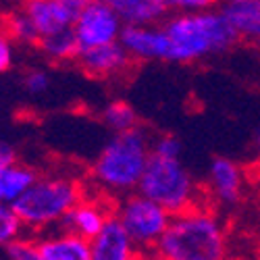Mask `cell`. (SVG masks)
Returning a JSON list of instances; mask_svg holds the SVG:
<instances>
[{"instance_id": "cell-1", "label": "cell", "mask_w": 260, "mask_h": 260, "mask_svg": "<svg viewBox=\"0 0 260 260\" xmlns=\"http://www.w3.org/2000/svg\"><path fill=\"white\" fill-rule=\"evenodd\" d=\"M227 256V225L206 202L173 214L154 250V258L162 260H223Z\"/></svg>"}, {"instance_id": "cell-2", "label": "cell", "mask_w": 260, "mask_h": 260, "mask_svg": "<svg viewBox=\"0 0 260 260\" xmlns=\"http://www.w3.org/2000/svg\"><path fill=\"white\" fill-rule=\"evenodd\" d=\"M162 25L171 40V62L179 64L221 56L242 42L225 9L219 7L193 13H169Z\"/></svg>"}, {"instance_id": "cell-3", "label": "cell", "mask_w": 260, "mask_h": 260, "mask_svg": "<svg viewBox=\"0 0 260 260\" xmlns=\"http://www.w3.org/2000/svg\"><path fill=\"white\" fill-rule=\"evenodd\" d=\"M152 138L142 125L113 134L90 167V189L111 200L136 191L152 154Z\"/></svg>"}, {"instance_id": "cell-4", "label": "cell", "mask_w": 260, "mask_h": 260, "mask_svg": "<svg viewBox=\"0 0 260 260\" xmlns=\"http://www.w3.org/2000/svg\"><path fill=\"white\" fill-rule=\"evenodd\" d=\"M85 191L88 187L83 181L71 173H48L38 175L13 208L25 231L44 233L62 225L64 216L85 196Z\"/></svg>"}, {"instance_id": "cell-5", "label": "cell", "mask_w": 260, "mask_h": 260, "mask_svg": "<svg viewBox=\"0 0 260 260\" xmlns=\"http://www.w3.org/2000/svg\"><path fill=\"white\" fill-rule=\"evenodd\" d=\"M138 191L156 200L169 212H181L206 200L204 185L181 162V156L150 154Z\"/></svg>"}, {"instance_id": "cell-6", "label": "cell", "mask_w": 260, "mask_h": 260, "mask_svg": "<svg viewBox=\"0 0 260 260\" xmlns=\"http://www.w3.org/2000/svg\"><path fill=\"white\" fill-rule=\"evenodd\" d=\"M115 214L134 237L142 256H154L160 237L173 219V212L138 189L115 200Z\"/></svg>"}, {"instance_id": "cell-7", "label": "cell", "mask_w": 260, "mask_h": 260, "mask_svg": "<svg viewBox=\"0 0 260 260\" xmlns=\"http://www.w3.org/2000/svg\"><path fill=\"white\" fill-rule=\"evenodd\" d=\"M248 189V173L246 167L227 156L212 158L208 167V177L204 183L206 198L223 210L240 206Z\"/></svg>"}, {"instance_id": "cell-8", "label": "cell", "mask_w": 260, "mask_h": 260, "mask_svg": "<svg viewBox=\"0 0 260 260\" xmlns=\"http://www.w3.org/2000/svg\"><path fill=\"white\" fill-rule=\"evenodd\" d=\"M123 27H125L123 19L108 5H104L102 0H92L73 21V31L77 38L79 50L121 40Z\"/></svg>"}, {"instance_id": "cell-9", "label": "cell", "mask_w": 260, "mask_h": 260, "mask_svg": "<svg viewBox=\"0 0 260 260\" xmlns=\"http://www.w3.org/2000/svg\"><path fill=\"white\" fill-rule=\"evenodd\" d=\"M75 62L88 77L100 79V81L121 79L136 64L132 54L121 44V40L111 42V44L94 46V48H83L79 50Z\"/></svg>"}, {"instance_id": "cell-10", "label": "cell", "mask_w": 260, "mask_h": 260, "mask_svg": "<svg viewBox=\"0 0 260 260\" xmlns=\"http://www.w3.org/2000/svg\"><path fill=\"white\" fill-rule=\"evenodd\" d=\"M121 44L127 48L136 62H171V40L160 23L125 25Z\"/></svg>"}, {"instance_id": "cell-11", "label": "cell", "mask_w": 260, "mask_h": 260, "mask_svg": "<svg viewBox=\"0 0 260 260\" xmlns=\"http://www.w3.org/2000/svg\"><path fill=\"white\" fill-rule=\"evenodd\" d=\"M113 212H115V200L102 196V193L94 189H88L85 196L64 216L60 227L85 237V240H92L104 227V223L113 216Z\"/></svg>"}, {"instance_id": "cell-12", "label": "cell", "mask_w": 260, "mask_h": 260, "mask_svg": "<svg viewBox=\"0 0 260 260\" xmlns=\"http://www.w3.org/2000/svg\"><path fill=\"white\" fill-rule=\"evenodd\" d=\"M92 260H132L140 258L142 252L134 237L129 235L121 219L113 212V216L104 223V227L90 240Z\"/></svg>"}, {"instance_id": "cell-13", "label": "cell", "mask_w": 260, "mask_h": 260, "mask_svg": "<svg viewBox=\"0 0 260 260\" xmlns=\"http://www.w3.org/2000/svg\"><path fill=\"white\" fill-rule=\"evenodd\" d=\"M38 237V235H36ZM40 260H92L90 240L58 227V231H44L38 237Z\"/></svg>"}, {"instance_id": "cell-14", "label": "cell", "mask_w": 260, "mask_h": 260, "mask_svg": "<svg viewBox=\"0 0 260 260\" xmlns=\"http://www.w3.org/2000/svg\"><path fill=\"white\" fill-rule=\"evenodd\" d=\"M21 11L29 17L40 38L69 29L75 21V15L67 7H62L58 0H23Z\"/></svg>"}, {"instance_id": "cell-15", "label": "cell", "mask_w": 260, "mask_h": 260, "mask_svg": "<svg viewBox=\"0 0 260 260\" xmlns=\"http://www.w3.org/2000/svg\"><path fill=\"white\" fill-rule=\"evenodd\" d=\"M111 7L125 25H144V23H160L169 15L162 0H102Z\"/></svg>"}, {"instance_id": "cell-16", "label": "cell", "mask_w": 260, "mask_h": 260, "mask_svg": "<svg viewBox=\"0 0 260 260\" xmlns=\"http://www.w3.org/2000/svg\"><path fill=\"white\" fill-rule=\"evenodd\" d=\"M40 173L25 165V162H19L17 158L7 162V165H0V204H15L23 191L36 181V177Z\"/></svg>"}, {"instance_id": "cell-17", "label": "cell", "mask_w": 260, "mask_h": 260, "mask_svg": "<svg viewBox=\"0 0 260 260\" xmlns=\"http://www.w3.org/2000/svg\"><path fill=\"white\" fill-rule=\"evenodd\" d=\"M231 25L246 42H256L260 36V0H233L223 5Z\"/></svg>"}, {"instance_id": "cell-18", "label": "cell", "mask_w": 260, "mask_h": 260, "mask_svg": "<svg viewBox=\"0 0 260 260\" xmlns=\"http://www.w3.org/2000/svg\"><path fill=\"white\" fill-rule=\"evenodd\" d=\"M36 48L50 62H75V58L79 54V44H77L73 27L40 38Z\"/></svg>"}, {"instance_id": "cell-19", "label": "cell", "mask_w": 260, "mask_h": 260, "mask_svg": "<svg viewBox=\"0 0 260 260\" xmlns=\"http://www.w3.org/2000/svg\"><path fill=\"white\" fill-rule=\"evenodd\" d=\"M100 119L102 123L111 129L113 134H119V132H127V129H134L140 125V117L136 113V108L125 102V100H113L108 102L102 113H100Z\"/></svg>"}, {"instance_id": "cell-20", "label": "cell", "mask_w": 260, "mask_h": 260, "mask_svg": "<svg viewBox=\"0 0 260 260\" xmlns=\"http://www.w3.org/2000/svg\"><path fill=\"white\" fill-rule=\"evenodd\" d=\"M0 27H3L13 40L15 44H25V46H38L40 36L29 21V17L21 11V7L0 19Z\"/></svg>"}, {"instance_id": "cell-21", "label": "cell", "mask_w": 260, "mask_h": 260, "mask_svg": "<svg viewBox=\"0 0 260 260\" xmlns=\"http://www.w3.org/2000/svg\"><path fill=\"white\" fill-rule=\"evenodd\" d=\"M25 227L11 204H0V250L11 244L15 237L23 235Z\"/></svg>"}, {"instance_id": "cell-22", "label": "cell", "mask_w": 260, "mask_h": 260, "mask_svg": "<svg viewBox=\"0 0 260 260\" xmlns=\"http://www.w3.org/2000/svg\"><path fill=\"white\" fill-rule=\"evenodd\" d=\"M5 254L13 260H40L38 258V237L36 235H19L11 244H7Z\"/></svg>"}, {"instance_id": "cell-23", "label": "cell", "mask_w": 260, "mask_h": 260, "mask_svg": "<svg viewBox=\"0 0 260 260\" xmlns=\"http://www.w3.org/2000/svg\"><path fill=\"white\" fill-rule=\"evenodd\" d=\"M167 13H193L219 7L221 0H162Z\"/></svg>"}, {"instance_id": "cell-24", "label": "cell", "mask_w": 260, "mask_h": 260, "mask_svg": "<svg viewBox=\"0 0 260 260\" xmlns=\"http://www.w3.org/2000/svg\"><path fill=\"white\" fill-rule=\"evenodd\" d=\"M23 88L31 94V96H40V94H44L48 92L50 88V77L44 69H29L25 71L23 75Z\"/></svg>"}, {"instance_id": "cell-25", "label": "cell", "mask_w": 260, "mask_h": 260, "mask_svg": "<svg viewBox=\"0 0 260 260\" xmlns=\"http://www.w3.org/2000/svg\"><path fill=\"white\" fill-rule=\"evenodd\" d=\"M181 142L173 134H160L152 138V154L160 156H181Z\"/></svg>"}, {"instance_id": "cell-26", "label": "cell", "mask_w": 260, "mask_h": 260, "mask_svg": "<svg viewBox=\"0 0 260 260\" xmlns=\"http://www.w3.org/2000/svg\"><path fill=\"white\" fill-rule=\"evenodd\" d=\"M15 64V40L0 27V75L13 69Z\"/></svg>"}, {"instance_id": "cell-27", "label": "cell", "mask_w": 260, "mask_h": 260, "mask_svg": "<svg viewBox=\"0 0 260 260\" xmlns=\"http://www.w3.org/2000/svg\"><path fill=\"white\" fill-rule=\"evenodd\" d=\"M17 158V152H15V148L9 144V142H3L0 140V165H7L11 160Z\"/></svg>"}, {"instance_id": "cell-28", "label": "cell", "mask_w": 260, "mask_h": 260, "mask_svg": "<svg viewBox=\"0 0 260 260\" xmlns=\"http://www.w3.org/2000/svg\"><path fill=\"white\" fill-rule=\"evenodd\" d=\"M58 3H60L62 7H67V9L77 17L85 7H88V5L92 3V0H58Z\"/></svg>"}, {"instance_id": "cell-29", "label": "cell", "mask_w": 260, "mask_h": 260, "mask_svg": "<svg viewBox=\"0 0 260 260\" xmlns=\"http://www.w3.org/2000/svg\"><path fill=\"white\" fill-rule=\"evenodd\" d=\"M252 150H254L256 162L260 165V125L256 127V132H254V136H252Z\"/></svg>"}, {"instance_id": "cell-30", "label": "cell", "mask_w": 260, "mask_h": 260, "mask_svg": "<svg viewBox=\"0 0 260 260\" xmlns=\"http://www.w3.org/2000/svg\"><path fill=\"white\" fill-rule=\"evenodd\" d=\"M254 44H256V46H258V50H260V36L256 38V42H254Z\"/></svg>"}, {"instance_id": "cell-31", "label": "cell", "mask_w": 260, "mask_h": 260, "mask_svg": "<svg viewBox=\"0 0 260 260\" xmlns=\"http://www.w3.org/2000/svg\"><path fill=\"white\" fill-rule=\"evenodd\" d=\"M221 3H223V5H227V3H233V0H221Z\"/></svg>"}, {"instance_id": "cell-32", "label": "cell", "mask_w": 260, "mask_h": 260, "mask_svg": "<svg viewBox=\"0 0 260 260\" xmlns=\"http://www.w3.org/2000/svg\"><path fill=\"white\" fill-rule=\"evenodd\" d=\"M258 167V181H260V165H256Z\"/></svg>"}]
</instances>
